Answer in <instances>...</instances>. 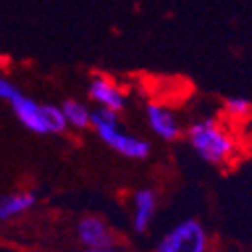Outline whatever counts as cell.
Returning <instances> with one entry per match:
<instances>
[{"instance_id":"10","label":"cell","mask_w":252,"mask_h":252,"mask_svg":"<svg viewBox=\"0 0 252 252\" xmlns=\"http://www.w3.org/2000/svg\"><path fill=\"white\" fill-rule=\"evenodd\" d=\"M62 114H64V120H66V126L68 128H76V130H84L90 126V114L92 110L80 102V100H64L60 106Z\"/></svg>"},{"instance_id":"12","label":"cell","mask_w":252,"mask_h":252,"mask_svg":"<svg viewBox=\"0 0 252 252\" xmlns=\"http://www.w3.org/2000/svg\"><path fill=\"white\" fill-rule=\"evenodd\" d=\"M20 92V88L16 86V84H12L10 80H6V78H2L0 76V100H6V102H10L16 94Z\"/></svg>"},{"instance_id":"9","label":"cell","mask_w":252,"mask_h":252,"mask_svg":"<svg viewBox=\"0 0 252 252\" xmlns=\"http://www.w3.org/2000/svg\"><path fill=\"white\" fill-rule=\"evenodd\" d=\"M38 202L36 192L32 190H20L12 194H2L0 196V222H8V220L22 216L24 212L32 210Z\"/></svg>"},{"instance_id":"3","label":"cell","mask_w":252,"mask_h":252,"mask_svg":"<svg viewBox=\"0 0 252 252\" xmlns=\"http://www.w3.org/2000/svg\"><path fill=\"white\" fill-rule=\"evenodd\" d=\"M154 252H208V232L194 218L172 226Z\"/></svg>"},{"instance_id":"7","label":"cell","mask_w":252,"mask_h":252,"mask_svg":"<svg viewBox=\"0 0 252 252\" xmlns=\"http://www.w3.org/2000/svg\"><path fill=\"white\" fill-rule=\"evenodd\" d=\"M146 120H148L150 130L164 142H174L182 136V126L176 114L158 102H150L146 106Z\"/></svg>"},{"instance_id":"6","label":"cell","mask_w":252,"mask_h":252,"mask_svg":"<svg viewBox=\"0 0 252 252\" xmlns=\"http://www.w3.org/2000/svg\"><path fill=\"white\" fill-rule=\"evenodd\" d=\"M88 94L92 102H96L98 108H106L112 112H120L126 106V94L124 90L114 84L104 74H94L88 84Z\"/></svg>"},{"instance_id":"5","label":"cell","mask_w":252,"mask_h":252,"mask_svg":"<svg viewBox=\"0 0 252 252\" xmlns=\"http://www.w3.org/2000/svg\"><path fill=\"white\" fill-rule=\"evenodd\" d=\"M76 236L84 248H110L116 246V234L112 226L100 216H82L76 224Z\"/></svg>"},{"instance_id":"1","label":"cell","mask_w":252,"mask_h":252,"mask_svg":"<svg viewBox=\"0 0 252 252\" xmlns=\"http://www.w3.org/2000/svg\"><path fill=\"white\" fill-rule=\"evenodd\" d=\"M188 142L194 152L208 164H224L234 158L236 154V140L226 130L224 124L216 118H204L194 122L186 132Z\"/></svg>"},{"instance_id":"13","label":"cell","mask_w":252,"mask_h":252,"mask_svg":"<svg viewBox=\"0 0 252 252\" xmlns=\"http://www.w3.org/2000/svg\"><path fill=\"white\" fill-rule=\"evenodd\" d=\"M82 252H124L118 246H110V248H84Z\"/></svg>"},{"instance_id":"4","label":"cell","mask_w":252,"mask_h":252,"mask_svg":"<svg viewBox=\"0 0 252 252\" xmlns=\"http://www.w3.org/2000/svg\"><path fill=\"white\" fill-rule=\"evenodd\" d=\"M8 104L12 106V112L16 114L24 128H28L34 134H50L48 104H40L22 92H18Z\"/></svg>"},{"instance_id":"8","label":"cell","mask_w":252,"mask_h":252,"mask_svg":"<svg viewBox=\"0 0 252 252\" xmlns=\"http://www.w3.org/2000/svg\"><path fill=\"white\" fill-rule=\"evenodd\" d=\"M156 206H158V200H156V194L150 188H140V190L134 192L132 196V226L136 232H146L152 224V218L156 214Z\"/></svg>"},{"instance_id":"2","label":"cell","mask_w":252,"mask_h":252,"mask_svg":"<svg viewBox=\"0 0 252 252\" xmlns=\"http://www.w3.org/2000/svg\"><path fill=\"white\" fill-rule=\"evenodd\" d=\"M118 112L106 110V108H96L90 114V126L98 138L108 144L114 152L122 154L124 158L130 160H144L150 156V142L144 138H138L134 134L122 132L118 126Z\"/></svg>"},{"instance_id":"11","label":"cell","mask_w":252,"mask_h":252,"mask_svg":"<svg viewBox=\"0 0 252 252\" xmlns=\"http://www.w3.org/2000/svg\"><path fill=\"white\" fill-rule=\"evenodd\" d=\"M224 112L232 120H244V118H248L252 114V104L246 98L232 96V98H226L224 100Z\"/></svg>"}]
</instances>
